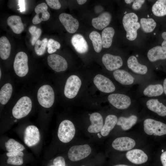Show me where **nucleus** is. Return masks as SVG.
<instances>
[{"instance_id":"1","label":"nucleus","mask_w":166,"mask_h":166,"mask_svg":"<svg viewBox=\"0 0 166 166\" xmlns=\"http://www.w3.org/2000/svg\"><path fill=\"white\" fill-rule=\"evenodd\" d=\"M127 64L128 67L132 73V74L142 81L152 80V75L149 72L148 66L140 63L136 56H130L127 60Z\"/></svg>"},{"instance_id":"2","label":"nucleus","mask_w":166,"mask_h":166,"mask_svg":"<svg viewBox=\"0 0 166 166\" xmlns=\"http://www.w3.org/2000/svg\"><path fill=\"white\" fill-rule=\"evenodd\" d=\"M138 21V16L134 13H127L123 17L122 23L126 32V37L129 41L135 40L137 37V31L140 26Z\"/></svg>"},{"instance_id":"3","label":"nucleus","mask_w":166,"mask_h":166,"mask_svg":"<svg viewBox=\"0 0 166 166\" xmlns=\"http://www.w3.org/2000/svg\"><path fill=\"white\" fill-rule=\"evenodd\" d=\"M108 100L113 106L119 109H125L132 105L133 101H136L131 95L120 93H113L109 95Z\"/></svg>"},{"instance_id":"4","label":"nucleus","mask_w":166,"mask_h":166,"mask_svg":"<svg viewBox=\"0 0 166 166\" xmlns=\"http://www.w3.org/2000/svg\"><path fill=\"white\" fill-rule=\"evenodd\" d=\"M32 102L30 99L27 96L21 98L17 102L12 110V113L16 119H20L26 116L30 112Z\"/></svg>"},{"instance_id":"5","label":"nucleus","mask_w":166,"mask_h":166,"mask_svg":"<svg viewBox=\"0 0 166 166\" xmlns=\"http://www.w3.org/2000/svg\"><path fill=\"white\" fill-rule=\"evenodd\" d=\"M37 98L39 104L45 108L50 107L54 101V93L52 88L49 85H44L38 90Z\"/></svg>"},{"instance_id":"6","label":"nucleus","mask_w":166,"mask_h":166,"mask_svg":"<svg viewBox=\"0 0 166 166\" xmlns=\"http://www.w3.org/2000/svg\"><path fill=\"white\" fill-rule=\"evenodd\" d=\"M75 133V129L73 123L71 121L66 120L60 123L58 128L57 136L61 141L67 143L73 138Z\"/></svg>"},{"instance_id":"7","label":"nucleus","mask_w":166,"mask_h":166,"mask_svg":"<svg viewBox=\"0 0 166 166\" xmlns=\"http://www.w3.org/2000/svg\"><path fill=\"white\" fill-rule=\"evenodd\" d=\"M144 130L148 135L161 136L166 134V124L155 120L147 118L144 122Z\"/></svg>"},{"instance_id":"8","label":"nucleus","mask_w":166,"mask_h":166,"mask_svg":"<svg viewBox=\"0 0 166 166\" xmlns=\"http://www.w3.org/2000/svg\"><path fill=\"white\" fill-rule=\"evenodd\" d=\"M144 83L140 87L139 94L144 98H153L161 96L164 92L163 85L152 82Z\"/></svg>"},{"instance_id":"9","label":"nucleus","mask_w":166,"mask_h":166,"mask_svg":"<svg viewBox=\"0 0 166 166\" xmlns=\"http://www.w3.org/2000/svg\"><path fill=\"white\" fill-rule=\"evenodd\" d=\"M115 80L121 85L130 86L142 81L139 78L127 71L123 69H118L113 73Z\"/></svg>"},{"instance_id":"10","label":"nucleus","mask_w":166,"mask_h":166,"mask_svg":"<svg viewBox=\"0 0 166 166\" xmlns=\"http://www.w3.org/2000/svg\"><path fill=\"white\" fill-rule=\"evenodd\" d=\"M28 57L23 52H18L16 55L14 62V69L16 74L20 77H23L28 73L29 68Z\"/></svg>"},{"instance_id":"11","label":"nucleus","mask_w":166,"mask_h":166,"mask_svg":"<svg viewBox=\"0 0 166 166\" xmlns=\"http://www.w3.org/2000/svg\"><path fill=\"white\" fill-rule=\"evenodd\" d=\"M81 85L80 78L77 75H72L67 79L64 88V93L69 99L74 98L77 95Z\"/></svg>"},{"instance_id":"12","label":"nucleus","mask_w":166,"mask_h":166,"mask_svg":"<svg viewBox=\"0 0 166 166\" xmlns=\"http://www.w3.org/2000/svg\"><path fill=\"white\" fill-rule=\"evenodd\" d=\"M91 152V148L88 144L74 145L70 148L68 155L70 160L75 161L86 157Z\"/></svg>"},{"instance_id":"13","label":"nucleus","mask_w":166,"mask_h":166,"mask_svg":"<svg viewBox=\"0 0 166 166\" xmlns=\"http://www.w3.org/2000/svg\"><path fill=\"white\" fill-rule=\"evenodd\" d=\"M93 83L97 88L103 93H111L116 90L115 85L112 81L101 74H97L94 77Z\"/></svg>"},{"instance_id":"14","label":"nucleus","mask_w":166,"mask_h":166,"mask_svg":"<svg viewBox=\"0 0 166 166\" xmlns=\"http://www.w3.org/2000/svg\"><path fill=\"white\" fill-rule=\"evenodd\" d=\"M24 141L25 144L29 147L37 144L40 140V135L38 128L33 125L28 126L24 132Z\"/></svg>"},{"instance_id":"15","label":"nucleus","mask_w":166,"mask_h":166,"mask_svg":"<svg viewBox=\"0 0 166 166\" xmlns=\"http://www.w3.org/2000/svg\"><path fill=\"white\" fill-rule=\"evenodd\" d=\"M102 60L106 69L109 71L119 69L123 65V60L119 56L106 53L103 55Z\"/></svg>"},{"instance_id":"16","label":"nucleus","mask_w":166,"mask_h":166,"mask_svg":"<svg viewBox=\"0 0 166 166\" xmlns=\"http://www.w3.org/2000/svg\"><path fill=\"white\" fill-rule=\"evenodd\" d=\"M48 65L57 72L64 71L68 67L66 60L61 56L57 54L49 55L47 57Z\"/></svg>"},{"instance_id":"17","label":"nucleus","mask_w":166,"mask_h":166,"mask_svg":"<svg viewBox=\"0 0 166 166\" xmlns=\"http://www.w3.org/2000/svg\"><path fill=\"white\" fill-rule=\"evenodd\" d=\"M145 105L150 110L161 117L166 116V106L156 98H144Z\"/></svg>"},{"instance_id":"18","label":"nucleus","mask_w":166,"mask_h":166,"mask_svg":"<svg viewBox=\"0 0 166 166\" xmlns=\"http://www.w3.org/2000/svg\"><path fill=\"white\" fill-rule=\"evenodd\" d=\"M59 19L66 31L70 33H74L78 28V20L70 14L61 13L59 16Z\"/></svg>"},{"instance_id":"19","label":"nucleus","mask_w":166,"mask_h":166,"mask_svg":"<svg viewBox=\"0 0 166 166\" xmlns=\"http://www.w3.org/2000/svg\"><path fill=\"white\" fill-rule=\"evenodd\" d=\"M135 145V141L128 137L117 138L114 140L112 143V146L114 149L121 151L130 150Z\"/></svg>"},{"instance_id":"20","label":"nucleus","mask_w":166,"mask_h":166,"mask_svg":"<svg viewBox=\"0 0 166 166\" xmlns=\"http://www.w3.org/2000/svg\"><path fill=\"white\" fill-rule=\"evenodd\" d=\"M48 6L45 3L43 2L37 5L34 11L36 14L32 19V23L34 24L40 23L42 21L48 20L50 16L47 11Z\"/></svg>"},{"instance_id":"21","label":"nucleus","mask_w":166,"mask_h":166,"mask_svg":"<svg viewBox=\"0 0 166 166\" xmlns=\"http://www.w3.org/2000/svg\"><path fill=\"white\" fill-rule=\"evenodd\" d=\"M127 159L131 162L136 164L146 162L148 160L147 155L142 150L139 149L131 150L126 154Z\"/></svg>"},{"instance_id":"22","label":"nucleus","mask_w":166,"mask_h":166,"mask_svg":"<svg viewBox=\"0 0 166 166\" xmlns=\"http://www.w3.org/2000/svg\"><path fill=\"white\" fill-rule=\"evenodd\" d=\"M71 42L75 49L79 53H85L88 51V44L81 35L76 34L73 35L72 38Z\"/></svg>"},{"instance_id":"23","label":"nucleus","mask_w":166,"mask_h":166,"mask_svg":"<svg viewBox=\"0 0 166 166\" xmlns=\"http://www.w3.org/2000/svg\"><path fill=\"white\" fill-rule=\"evenodd\" d=\"M112 18L111 14L108 12L102 13L98 17L93 18L92 23L97 29L102 30L105 28L110 23Z\"/></svg>"},{"instance_id":"24","label":"nucleus","mask_w":166,"mask_h":166,"mask_svg":"<svg viewBox=\"0 0 166 166\" xmlns=\"http://www.w3.org/2000/svg\"><path fill=\"white\" fill-rule=\"evenodd\" d=\"M91 124L88 128L90 133H97L101 131L103 126V119L102 116L98 113H94L90 116Z\"/></svg>"},{"instance_id":"25","label":"nucleus","mask_w":166,"mask_h":166,"mask_svg":"<svg viewBox=\"0 0 166 166\" xmlns=\"http://www.w3.org/2000/svg\"><path fill=\"white\" fill-rule=\"evenodd\" d=\"M149 61L154 62L160 60L166 59V51L160 46H156L150 49L147 53Z\"/></svg>"},{"instance_id":"26","label":"nucleus","mask_w":166,"mask_h":166,"mask_svg":"<svg viewBox=\"0 0 166 166\" xmlns=\"http://www.w3.org/2000/svg\"><path fill=\"white\" fill-rule=\"evenodd\" d=\"M7 23L12 30L13 32L16 34H20L24 30V26L21 18L17 15H12L9 17Z\"/></svg>"},{"instance_id":"27","label":"nucleus","mask_w":166,"mask_h":166,"mask_svg":"<svg viewBox=\"0 0 166 166\" xmlns=\"http://www.w3.org/2000/svg\"><path fill=\"white\" fill-rule=\"evenodd\" d=\"M117 120V118L115 115L111 114L107 116L105 118L104 124L101 131V135L104 136H108L115 127Z\"/></svg>"},{"instance_id":"28","label":"nucleus","mask_w":166,"mask_h":166,"mask_svg":"<svg viewBox=\"0 0 166 166\" xmlns=\"http://www.w3.org/2000/svg\"><path fill=\"white\" fill-rule=\"evenodd\" d=\"M137 117L135 115H132L128 117L121 116L118 119L117 124L120 126L124 130L130 129L136 122Z\"/></svg>"},{"instance_id":"29","label":"nucleus","mask_w":166,"mask_h":166,"mask_svg":"<svg viewBox=\"0 0 166 166\" xmlns=\"http://www.w3.org/2000/svg\"><path fill=\"white\" fill-rule=\"evenodd\" d=\"M115 30L113 27H106L103 30L101 38L102 46L103 48H108L111 46Z\"/></svg>"},{"instance_id":"30","label":"nucleus","mask_w":166,"mask_h":166,"mask_svg":"<svg viewBox=\"0 0 166 166\" xmlns=\"http://www.w3.org/2000/svg\"><path fill=\"white\" fill-rule=\"evenodd\" d=\"M11 46L10 43L5 36H2L0 38V57L3 60H6L9 57L11 51Z\"/></svg>"},{"instance_id":"31","label":"nucleus","mask_w":166,"mask_h":166,"mask_svg":"<svg viewBox=\"0 0 166 166\" xmlns=\"http://www.w3.org/2000/svg\"><path fill=\"white\" fill-rule=\"evenodd\" d=\"M13 91L12 85L9 83L5 84L0 91V102L4 105L6 104L10 99Z\"/></svg>"},{"instance_id":"32","label":"nucleus","mask_w":166,"mask_h":166,"mask_svg":"<svg viewBox=\"0 0 166 166\" xmlns=\"http://www.w3.org/2000/svg\"><path fill=\"white\" fill-rule=\"evenodd\" d=\"M6 155L8 157L7 163L12 165H20L23 163L24 154L22 152H8Z\"/></svg>"},{"instance_id":"33","label":"nucleus","mask_w":166,"mask_h":166,"mask_svg":"<svg viewBox=\"0 0 166 166\" xmlns=\"http://www.w3.org/2000/svg\"><path fill=\"white\" fill-rule=\"evenodd\" d=\"M153 14L157 17L166 15V0H158L153 5L152 7Z\"/></svg>"},{"instance_id":"34","label":"nucleus","mask_w":166,"mask_h":166,"mask_svg":"<svg viewBox=\"0 0 166 166\" xmlns=\"http://www.w3.org/2000/svg\"><path fill=\"white\" fill-rule=\"evenodd\" d=\"M140 23L142 30L146 33L152 32L156 26L155 20L151 18H142L140 19Z\"/></svg>"},{"instance_id":"35","label":"nucleus","mask_w":166,"mask_h":166,"mask_svg":"<svg viewBox=\"0 0 166 166\" xmlns=\"http://www.w3.org/2000/svg\"><path fill=\"white\" fill-rule=\"evenodd\" d=\"M89 37L95 51L97 53L100 52L102 48V38L100 34L96 31H93L90 33Z\"/></svg>"},{"instance_id":"36","label":"nucleus","mask_w":166,"mask_h":166,"mask_svg":"<svg viewBox=\"0 0 166 166\" xmlns=\"http://www.w3.org/2000/svg\"><path fill=\"white\" fill-rule=\"evenodd\" d=\"M5 146L8 152H22L25 149L22 144L13 139H10L5 142Z\"/></svg>"},{"instance_id":"37","label":"nucleus","mask_w":166,"mask_h":166,"mask_svg":"<svg viewBox=\"0 0 166 166\" xmlns=\"http://www.w3.org/2000/svg\"><path fill=\"white\" fill-rule=\"evenodd\" d=\"M48 41V39L46 38L42 40H38L36 41L35 44L34 50L37 55L41 56L45 53Z\"/></svg>"},{"instance_id":"38","label":"nucleus","mask_w":166,"mask_h":166,"mask_svg":"<svg viewBox=\"0 0 166 166\" xmlns=\"http://www.w3.org/2000/svg\"><path fill=\"white\" fill-rule=\"evenodd\" d=\"M29 31L31 35V45H34L41 36L42 30L39 28H37L35 26H32L29 27Z\"/></svg>"},{"instance_id":"39","label":"nucleus","mask_w":166,"mask_h":166,"mask_svg":"<svg viewBox=\"0 0 166 166\" xmlns=\"http://www.w3.org/2000/svg\"><path fill=\"white\" fill-rule=\"evenodd\" d=\"M61 45L58 42L53 39H49L48 41L47 47L48 48L47 52L49 53H52L59 49Z\"/></svg>"},{"instance_id":"40","label":"nucleus","mask_w":166,"mask_h":166,"mask_svg":"<svg viewBox=\"0 0 166 166\" xmlns=\"http://www.w3.org/2000/svg\"><path fill=\"white\" fill-rule=\"evenodd\" d=\"M48 6L52 9L58 10L61 7V4L57 0H46Z\"/></svg>"},{"instance_id":"41","label":"nucleus","mask_w":166,"mask_h":166,"mask_svg":"<svg viewBox=\"0 0 166 166\" xmlns=\"http://www.w3.org/2000/svg\"><path fill=\"white\" fill-rule=\"evenodd\" d=\"M53 165L56 166H65V162L64 158L61 156L55 158L53 161Z\"/></svg>"},{"instance_id":"42","label":"nucleus","mask_w":166,"mask_h":166,"mask_svg":"<svg viewBox=\"0 0 166 166\" xmlns=\"http://www.w3.org/2000/svg\"><path fill=\"white\" fill-rule=\"evenodd\" d=\"M145 2V1L144 0H134L132 5V8L135 10L140 9Z\"/></svg>"},{"instance_id":"43","label":"nucleus","mask_w":166,"mask_h":166,"mask_svg":"<svg viewBox=\"0 0 166 166\" xmlns=\"http://www.w3.org/2000/svg\"><path fill=\"white\" fill-rule=\"evenodd\" d=\"M18 5L19 9H18L21 12H24L26 10L25 1L23 0H19L18 1Z\"/></svg>"},{"instance_id":"44","label":"nucleus","mask_w":166,"mask_h":166,"mask_svg":"<svg viewBox=\"0 0 166 166\" xmlns=\"http://www.w3.org/2000/svg\"><path fill=\"white\" fill-rule=\"evenodd\" d=\"M160 160L163 166H166V151L163 152L160 156Z\"/></svg>"},{"instance_id":"45","label":"nucleus","mask_w":166,"mask_h":166,"mask_svg":"<svg viewBox=\"0 0 166 166\" xmlns=\"http://www.w3.org/2000/svg\"><path fill=\"white\" fill-rule=\"evenodd\" d=\"M162 37L164 40L161 44V46L166 51V32H163L162 34Z\"/></svg>"},{"instance_id":"46","label":"nucleus","mask_w":166,"mask_h":166,"mask_svg":"<svg viewBox=\"0 0 166 166\" xmlns=\"http://www.w3.org/2000/svg\"><path fill=\"white\" fill-rule=\"evenodd\" d=\"M164 92L166 95V78L164 79L163 85Z\"/></svg>"},{"instance_id":"47","label":"nucleus","mask_w":166,"mask_h":166,"mask_svg":"<svg viewBox=\"0 0 166 166\" xmlns=\"http://www.w3.org/2000/svg\"><path fill=\"white\" fill-rule=\"evenodd\" d=\"M77 2L79 5H82L85 3L86 2V0H77Z\"/></svg>"},{"instance_id":"48","label":"nucleus","mask_w":166,"mask_h":166,"mask_svg":"<svg viewBox=\"0 0 166 166\" xmlns=\"http://www.w3.org/2000/svg\"><path fill=\"white\" fill-rule=\"evenodd\" d=\"M134 0H124L125 2L127 4H130L131 3L133 2Z\"/></svg>"},{"instance_id":"49","label":"nucleus","mask_w":166,"mask_h":166,"mask_svg":"<svg viewBox=\"0 0 166 166\" xmlns=\"http://www.w3.org/2000/svg\"><path fill=\"white\" fill-rule=\"evenodd\" d=\"M113 166H129V165H124V164H118V165H114Z\"/></svg>"},{"instance_id":"50","label":"nucleus","mask_w":166,"mask_h":166,"mask_svg":"<svg viewBox=\"0 0 166 166\" xmlns=\"http://www.w3.org/2000/svg\"><path fill=\"white\" fill-rule=\"evenodd\" d=\"M97 135H98V136L99 137V138H101V136L100 135V133H97Z\"/></svg>"},{"instance_id":"51","label":"nucleus","mask_w":166,"mask_h":166,"mask_svg":"<svg viewBox=\"0 0 166 166\" xmlns=\"http://www.w3.org/2000/svg\"><path fill=\"white\" fill-rule=\"evenodd\" d=\"M1 70L0 69V78L1 77Z\"/></svg>"},{"instance_id":"52","label":"nucleus","mask_w":166,"mask_h":166,"mask_svg":"<svg viewBox=\"0 0 166 166\" xmlns=\"http://www.w3.org/2000/svg\"><path fill=\"white\" fill-rule=\"evenodd\" d=\"M50 166H55V165H50Z\"/></svg>"},{"instance_id":"53","label":"nucleus","mask_w":166,"mask_h":166,"mask_svg":"<svg viewBox=\"0 0 166 166\" xmlns=\"http://www.w3.org/2000/svg\"><path fill=\"white\" fill-rule=\"evenodd\" d=\"M84 166V165H82V166Z\"/></svg>"}]
</instances>
